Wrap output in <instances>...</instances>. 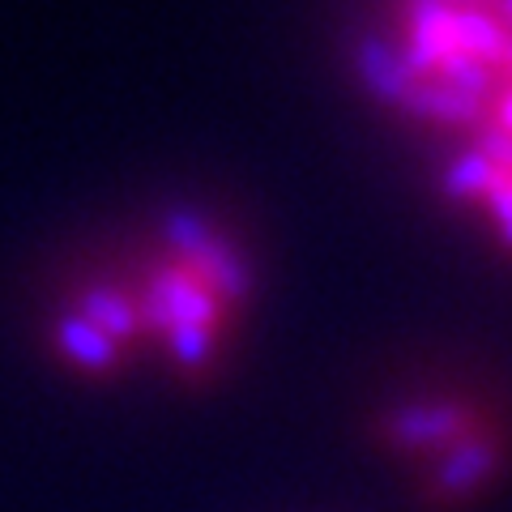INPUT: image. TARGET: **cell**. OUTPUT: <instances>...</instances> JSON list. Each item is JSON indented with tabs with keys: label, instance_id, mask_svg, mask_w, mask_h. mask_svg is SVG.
<instances>
[{
	"label": "cell",
	"instance_id": "obj_1",
	"mask_svg": "<svg viewBox=\"0 0 512 512\" xmlns=\"http://www.w3.org/2000/svg\"><path fill=\"white\" fill-rule=\"evenodd\" d=\"M355 69L436 197L512 261V0H380Z\"/></svg>",
	"mask_w": 512,
	"mask_h": 512
},
{
	"label": "cell",
	"instance_id": "obj_2",
	"mask_svg": "<svg viewBox=\"0 0 512 512\" xmlns=\"http://www.w3.org/2000/svg\"><path fill=\"white\" fill-rule=\"evenodd\" d=\"M256 295V265L231 222L171 205L69 269L47 316V350L86 380L158 359L175 380L218 376Z\"/></svg>",
	"mask_w": 512,
	"mask_h": 512
},
{
	"label": "cell",
	"instance_id": "obj_3",
	"mask_svg": "<svg viewBox=\"0 0 512 512\" xmlns=\"http://www.w3.org/2000/svg\"><path fill=\"white\" fill-rule=\"evenodd\" d=\"M504 419H512V410L500 393L483 389V384L448 380V384H431V389L402 393L397 402H389L376 414L372 436L384 457L406 461L419 474L423 466L440 461L444 453H453V448L474 440L478 431Z\"/></svg>",
	"mask_w": 512,
	"mask_h": 512
},
{
	"label": "cell",
	"instance_id": "obj_4",
	"mask_svg": "<svg viewBox=\"0 0 512 512\" xmlns=\"http://www.w3.org/2000/svg\"><path fill=\"white\" fill-rule=\"evenodd\" d=\"M512 474V419L478 431L414 474V500L427 512H466Z\"/></svg>",
	"mask_w": 512,
	"mask_h": 512
}]
</instances>
